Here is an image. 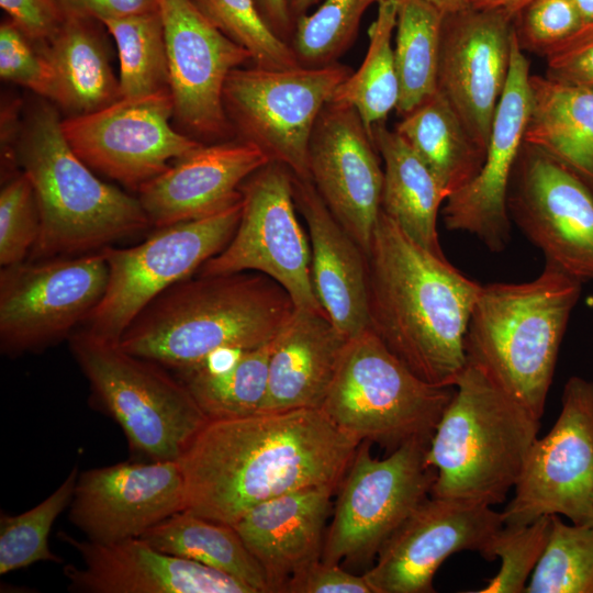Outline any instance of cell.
I'll use <instances>...</instances> for the list:
<instances>
[{"label":"cell","mask_w":593,"mask_h":593,"mask_svg":"<svg viewBox=\"0 0 593 593\" xmlns=\"http://www.w3.org/2000/svg\"><path fill=\"white\" fill-rule=\"evenodd\" d=\"M359 445L321 409L208 418L178 459L184 511L233 526L273 497L336 490Z\"/></svg>","instance_id":"6da1fadb"},{"label":"cell","mask_w":593,"mask_h":593,"mask_svg":"<svg viewBox=\"0 0 593 593\" xmlns=\"http://www.w3.org/2000/svg\"><path fill=\"white\" fill-rule=\"evenodd\" d=\"M368 262L370 328L412 372L451 387L481 284L412 240L382 210Z\"/></svg>","instance_id":"7a4b0ae2"},{"label":"cell","mask_w":593,"mask_h":593,"mask_svg":"<svg viewBox=\"0 0 593 593\" xmlns=\"http://www.w3.org/2000/svg\"><path fill=\"white\" fill-rule=\"evenodd\" d=\"M293 311L288 292L264 273L197 275L155 298L119 344L135 356L182 372L217 353L270 343Z\"/></svg>","instance_id":"3957f363"},{"label":"cell","mask_w":593,"mask_h":593,"mask_svg":"<svg viewBox=\"0 0 593 593\" xmlns=\"http://www.w3.org/2000/svg\"><path fill=\"white\" fill-rule=\"evenodd\" d=\"M582 284L546 261L532 281L482 286L471 313L467 361L538 418Z\"/></svg>","instance_id":"277c9868"},{"label":"cell","mask_w":593,"mask_h":593,"mask_svg":"<svg viewBox=\"0 0 593 593\" xmlns=\"http://www.w3.org/2000/svg\"><path fill=\"white\" fill-rule=\"evenodd\" d=\"M15 157L33 186L41 220L29 260L98 251L152 225L138 198L99 179L74 152L53 104L31 110Z\"/></svg>","instance_id":"5b68a950"},{"label":"cell","mask_w":593,"mask_h":593,"mask_svg":"<svg viewBox=\"0 0 593 593\" xmlns=\"http://www.w3.org/2000/svg\"><path fill=\"white\" fill-rule=\"evenodd\" d=\"M426 451L430 495L494 506L514 489L540 418L467 361Z\"/></svg>","instance_id":"8992f818"},{"label":"cell","mask_w":593,"mask_h":593,"mask_svg":"<svg viewBox=\"0 0 593 593\" xmlns=\"http://www.w3.org/2000/svg\"><path fill=\"white\" fill-rule=\"evenodd\" d=\"M68 340L93 401L120 425L130 448L150 460H178L209 418L186 384L86 328Z\"/></svg>","instance_id":"52a82bcc"},{"label":"cell","mask_w":593,"mask_h":593,"mask_svg":"<svg viewBox=\"0 0 593 593\" xmlns=\"http://www.w3.org/2000/svg\"><path fill=\"white\" fill-rule=\"evenodd\" d=\"M454 391L418 378L369 327L347 339L321 410L357 441L394 450L430 440Z\"/></svg>","instance_id":"ba28073f"},{"label":"cell","mask_w":593,"mask_h":593,"mask_svg":"<svg viewBox=\"0 0 593 593\" xmlns=\"http://www.w3.org/2000/svg\"><path fill=\"white\" fill-rule=\"evenodd\" d=\"M240 213L242 198L209 216L159 227L135 246L102 248L108 284L85 328L102 339L119 343L133 320L155 298L191 278L227 246Z\"/></svg>","instance_id":"9c48e42d"},{"label":"cell","mask_w":593,"mask_h":593,"mask_svg":"<svg viewBox=\"0 0 593 593\" xmlns=\"http://www.w3.org/2000/svg\"><path fill=\"white\" fill-rule=\"evenodd\" d=\"M353 69L338 61L324 66L232 70L223 105L238 138L286 165L295 177L310 179L309 144L316 120Z\"/></svg>","instance_id":"30bf717a"},{"label":"cell","mask_w":593,"mask_h":593,"mask_svg":"<svg viewBox=\"0 0 593 593\" xmlns=\"http://www.w3.org/2000/svg\"><path fill=\"white\" fill-rule=\"evenodd\" d=\"M430 440L414 438L383 458L362 441L339 483L322 560L367 561L430 494L436 471L426 461Z\"/></svg>","instance_id":"8fae6325"},{"label":"cell","mask_w":593,"mask_h":593,"mask_svg":"<svg viewBox=\"0 0 593 593\" xmlns=\"http://www.w3.org/2000/svg\"><path fill=\"white\" fill-rule=\"evenodd\" d=\"M242 213L227 246L197 275L260 272L278 282L294 307L324 313L311 279V249L295 214L293 174L270 160L239 188Z\"/></svg>","instance_id":"7c38bea8"},{"label":"cell","mask_w":593,"mask_h":593,"mask_svg":"<svg viewBox=\"0 0 593 593\" xmlns=\"http://www.w3.org/2000/svg\"><path fill=\"white\" fill-rule=\"evenodd\" d=\"M108 275L102 250L1 267V351L20 355L69 337L100 303Z\"/></svg>","instance_id":"4fadbf2b"},{"label":"cell","mask_w":593,"mask_h":593,"mask_svg":"<svg viewBox=\"0 0 593 593\" xmlns=\"http://www.w3.org/2000/svg\"><path fill=\"white\" fill-rule=\"evenodd\" d=\"M593 510V381L570 377L551 429L533 443L514 495L501 512L504 525L546 515L584 524Z\"/></svg>","instance_id":"5bb4252c"},{"label":"cell","mask_w":593,"mask_h":593,"mask_svg":"<svg viewBox=\"0 0 593 593\" xmlns=\"http://www.w3.org/2000/svg\"><path fill=\"white\" fill-rule=\"evenodd\" d=\"M169 89L121 98L94 112L61 120L74 152L94 171L138 190L203 143L170 124Z\"/></svg>","instance_id":"9a60e30c"},{"label":"cell","mask_w":593,"mask_h":593,"mask_svg":"<svg viewBox=\"0 0 593 593\" xmlns=\"http://www.w3.org/2000/svg\"><path fill=\"white\" fill-rule=\"evenodd\" d=\"M511 221L545 260L593 281V191L561 163L523 143L510 179Z\"/></svg>","instance_id":"2e32d148"},{"label":"cell","mask_w":593,"mask_h":593,"mask_svg":"<svg viewBox=\"0 0 593 593\" xmlns=\"http://www.w3.org/2000/svg\"><path fill=\"white\" fill-rule=\"evenodd\" d=\"M174 116L190 136L208 142L234 134L223 105L230 72L250 54L222 33L192 0H159Z\"/></svg>","instance_id":"e0dca14e"},{"label":"cell","mask_w":593,"mask_h":593,"mask_svg":"<svg viewBox=\"0 0 593 593\" xmlns=\"http://www.w3.org/2000/svg\"><path fill=\"white\" fill-rule=\"evenodd\" d=\"M504 526L501 512L482 503L432 496L385 540L363 573L372 593H432L433 579L451 555L478 551L488 560Z\"/></svg>","instance_id":"ac0fdd59"},{"label":"cell","mask_w":593,"mask_h":593,"mask_svg":"<svg viewBox=\"0 0 593 593\" xmlns=\"http://www.w3.org/2000/svg\"><path fill=\"white\" fill-rule=\"evenodd\" d=\"M514 37L515 15L504 9L471 5L444 18L437 90L485 152L506 86Z\"/></svg>","instance_id":"d6986e66"},{"label":"cell","mask_w":593,"mask_h":593,"mask_svg":"<svg viewBox=\"0 0 593 593\" xmlns=\"http://www.w3.org/2000/svg\"><path fill=\"white\" fill-rule=\"evenodd\" d=\"M307 161L320 197L367 256L381 212L383 169L372 135L353 107L333 100L324 107Z\"/></svg>","instance_id":"ffe728a7"},{"label":"cell","mask_w":593,"mask_h":593,"mask_svg":"<svg viewBox=\"0 0 593 593\" xmlns=\"http://www.w3.org/2000/svg\"><path fill=\"white\" fill-rule=\"evenodd\" d=\"M69 519L86 539L111 544L141 537L184 511V480L178 460L120 462L80 473Z\"/></svg>","instance_id":"44dd1931"},{"label":"cell","mask_w":593,"mask_h":593,"mask_svg":"<svg viewBox=\"0 0 593 593\" xmlns=\"http://www.w3.org/2000/svg\"><path fill=\"white\" fill-rule=\"evenodd\" d=\"M529 77V60L515 34L508 77L495 111L483 166L475 178L450 194L441 208L447 230L474 235L492 253L503 251L511 240L507 190L524 143L530 104Z\"/></svg>","instance_id":"7402d4cb"},{"label":"cell","mask_w":593,"mask_h":593,"mask_svg":"<svg viewBox=\"0 0 593 593\" xmlns=\"http://www.w3.org/2000/svg\"><path fill=\"white\" fill-rule=\"evenodd\" d=\"M60 540L80 556L83 567L64 566L68 590L79 593H256L246 583L199 562L163 552L142 537L111 544Z\"/></svg>","instance_id":"603a6c76"},{"label":"cell","mask_w":593,"mask_h":593,"mask_svg":"<svg viewBox=\"0 0 593 593\" xmlns=\"http://www.w3.org/2000/svg\"><path fill=\"white\" fill-rule=\"evenodd\" d=\"M256 145L237 139L202 144L138 190L156 228L214 214L242 198V183L269 163Z\"/></svg>","instance_id":"cb8c5ba5"},{"label":"cell","mask_w":593,"mask_h":593,"mask_svg":"<svg viewBox=\"0 0 593 593\" xmlns=\"http://www.w3.org/2000/svg\"><path fill=\"white\" fill-rule=\"evenodd\" d=\"M293 193L309 231L315 295L331 323L350 338L370 327L367 256L310 179L293 175Z\"/></svg>","instance_id":"d4e9b609"},{"label":"cell","mask_w":593,"mask_h":593,"mask_svg":"<svg viewBox=\"0 0 593 593\" xmlns=\"http://www.w3.org/2000/svg\"><path fill=\"white\" fill-rule=\"evenodd\" d=\"M329 486L304 489L265 501L247 511L233 527L262 568L270 592L322 559Z\"/></svg>","instance_id":"484cf974"},{"label":"cell","mask_w":593,"mask_h":593,"mask_svg":"<svg viewBox=\"0 0 593 593\" xmlns=\"http://www.w3.org/2000/svg\"><path fill=\"white\" fill-rule=\"evenodd\" d=\"M347 339L325 314L294 307L273 342L260 412L321 409Z\"/></svg>","instance_id":"4316f807"},{"label":"cell","mask_w":593,"mask_h":593,"mask_svg":"<svg viewBox=\"0 0 593 593\" xmlns=\"http://www.w3.org/2000/svg\"><path fill=\"white\" fill-rule=\"evenodd\" d=\"M371 134L384 163L381 210L421 247L446 257L437 217L449 193L395 130L381 122Z\"/></svg>","instance_id":"83f0119b"},{"label":"cell","mask_w":593,"mask_h":593,"mask_svg":"<svg viewBox=\"0 0 593 593\" xmlns=\"http://www.w3.org/2000/svg\"><path fill=\"white\" fill-rule=\"evenodd\" d=\"M524 143L545 152L593 191V89L529 77Z\"/></svg>","instance_id":"f1b7e54d"},{"label":"cell","mask_w":593,"mask_h":593,"mask_svg":"<svg viewBox=\"0 0 593 593\" xmlns=\"http://www.w3.org/2000/svg\"><path fill=\"white\" fill-rule=\"evenodd\" d=\"M93 21L66 14L58 32L41 46L54 74L52 102L70 115L94 112L121 99L119 78Z\"/></svg>","instance_id":"f546056e"},{"label":"cell","mask_w":593,"mask_h":593,"mask_svg":"<svg viewBox=\"0 0 593 593\" xmlns=\"http://www.w3.org/2000/svg\"><path fill=\"white\" fill-rule=\"evenodd\" d=\"M395 125V131L450 194L481 170L485 150L471 137L446 98L436 90Z\"/></svg>","instance_id":"4dcf8cb0"},{"label":"cell","mask_w":593,"mask_h":593,"mask_svg":"<svg viewBox=\"0 0 593 593\" xmlns=\"http://www.w3.org/2000/svg\"><path fill=\"white\" fill-rule=\"evenodd\" d=\"M141 537L163 552L226 573L256 593L270 592L262 568L231 525L181 511Z\"/></svg>","instance_id":"1f68e13d"},{"label":"cell","mask_w":593,"mask_h":593,"mask_svg":"<svg viewBox=\"0 0 593 593\" xmlns=\"http://www.w3.org/2000/svg\"><path fill=\"white\" fill-rule=\"evenodd\" d=\"M273 342L239 351L222 362L203 363L179 372V379L209 418L260 413L267 394Z\"/></svg>","instance_id":"d6a6232c"},{"label":"cell","mask_w":593,"mask_h":593,"mask_svg":"<svg viewBox=\"0 0 593 593\" xmlns=\"http://www.w3.org/2000/svg\"><path fill=\"white\" fill-rule=\"evenodd\" d=\"M444 18L428 0H398L394 57L400 82L395 111L400 116L437 90Z\"/></svg>","instance_id":"836d02e7"},{"label":"cell","mask_w":593,"mask_h":593,"mask_svg":"<svg viewBox=\"0 0 593 593\" xmlns=\"http://www.w3.org/2000/svg\"><path fill=\"white\" fill-rule=\"evenodd\" d=\"M396 12L398 0L378 3L377 16L368 29L369 44L363 61L332 99L353 107L370 133L376 124L387 120L399 102L400 82L392 47Z\"/></svg>","instance_id":"e575fe53"},{"label":"cell","mask_w":593,"mask_h":593,"mask_svg":"<svg viewBox=\"0 0 593 593\" xmlns=\"http://www.w3.org/2000/svg\"><path fill=\"white\" fill-rule=\"evenodd\" d=\"M102 24L118 48L121 98L168 89L165 30L159 9Z\"/></svg>","instance_id":"d590c367"},{"label":"cell","mask_w":593,"mask_h":593,"mask_svg":"<svg viewBox=\"0 0 593 593\" xmlns=\"http://www.w3.org/2000/svg\"><path fill=\"white\" fill-rule=\"evenodd\" d=\"M72 467L61 484L45 500L19 515H0V574L40 561L61 563L51 549L48 537L54 522L70 505L78 479Z\"/></svg>","instance_id":"8d00e7d4"},{"label":"cell","mask_w":593,"mask_h":593,"mask_svg":"<svg viewBox=\"0 0 593 593\" xmlns=\"http://www.w3.org/2000/svg\"><path fill=\"white\" fill-rule=\"evenodd\" d=\"M525 593H593V526L551 515L546 548Z\"/></svg>","instance_id":"74e56055"},{"label":"cell","mask_w":593,"mask_h":593,"mask_svg":"<svg viewBox=\"0 0 593 593\" xmlns=\"http://www.w3.org/2000/svg\"><path fill=\"white\" fill-rule=\"evenodd\" d=\"M383 0H323L295 20L290 45L302 66L338 61L355 41L366 10Z\"/></svg>","instance_id":"f35d334b"},{"label":"cell","mask_w":593,"mask_h":593,"mask_svg":"<svg viewBox=\"0 0 593 593\" xmlns=\"http://www.w3.org/2000/svg\"><path fill=\"white\" fill-rule=\"evenodd\" d=\"M228 38L246 49L254 66L290 69L301 66L291 45L261 16L255 0H192Z\"/></svg>","instance_id":"ab89813d"},{"label":"cell","mask_w":593,"mask_h":593,"mask_svg":"<svg viewBox=\"0 0 593 593\" xmlns=\"http://www.w3.org/2000/svg\"><path fill=\"white\" fill-rule=\"evenodd\" d=\"M551 515L526 525H504L495 535L489 561L500 558L497 573L478 593H525L549 538Z\"/></svg>","instance_id":"60d3db41"},{"label":"cell","mask_w":593,"mask_h":593,"mask_svg":"<svg viewBox=\"0 0 593 593\" xmlns=\"http://www.w3.org/2000/svg\"><path fill=\"white\" fill-rule=\"evenodd\" d=\"M40 212L33 186L21 171L0 191V265L25 260L40 234Z\"/></svg>","instance_id":"b9f144b4"},{"label":"cell","mask_w":593,"mask_h":593,"mask_svg":"<svg viewBox=\"0 0 593 593\" xmlns=\"http://www.w3.org/2000/svg\"><path fill=\"white\" fill-rule=\"evenodd\" d=\"M581 25L571 0H529L515 15L519 48L542 57Z\"/></svg>","instance_id":"7bdbcfd3"},{"label":"cell","mask_w":593,"mask_h":593,"mask_svg":"<svg viewBox=\"0 0 593 593\" xmlns=\"http://www.w3.org/2000/svg\"><path fill=\"white\" fill-rule=\"evenodd\" d=\"M0 77L53 101L54 74L47 57L12 21L0 25Z\"/></svg>","instance_id":"ee69618b"},{"label":"cell","mask_w":593,"mask_h":593,"mask_svg":"<svg viewBox=\"0 0 593 593\" xmlns=\"http://www.w3.org/2000/svg\"><path fill=\"white\" fill-rule=\"evenodd\" d=\"M544 58L547 78L593 89V22L582 24Z\"/></svg>","instance_id":"f6af8a7d"},{"label":"cell","mask_w":593,"mask_h":593,"mask_svg":"<svg viewBox=\"0 0 593 593\" xmlns=\"http://www.w3.org/2000/svg\"><path fill=\"white\" fill-rule=\"evenodd\" d=\"M0 7L10 21L40 46L45 45L66 20L59 0H0Z\"/></svg>","instance_id":"bcb514c9"},{"label":"cell","mask_w":593,"mask_h":593,"mask_svg":"<svg viewBox=\"0 0 593 593\" xmlns=\"http://www.w3.org/2000/svg\"><path fill=\"white\" fill-rule=\"evenodd\" d=\"M288 593H372L363 575L351 574L322 559L286 586Z\"/></svg>","instance_id":"7dc6e473"},{"label":"cell","mask_w":593,"mask_h":593,"mask_svg":"<svg viewBox=\"0 0 593 593\" xmlns=\"http://www.w3.org/2000/svg\"><path fill=\"white\" fill-rule=\"evenodd\" d=\"M59 2L66 14L101 23L159 9V0H59Z\"/></svg>","instance_id":"c3c4849f"},{"label":"cell","mask_w":593,"mask_h":593,"mask_svg":"<svg viewBox=\"0 0 593 593\" xmlns=\"http://www.w3.org/2000/svg\"><path fill=\"white\" fill-rule=\"evenodd\" d=\"M255 3L270 29L290 44L295 23L290 0H255Z\"/></svg>","instance_id":"681fc988"},{"label":"cell","mask_w":593,"mask_h":593,"mask_svg":"<svg viewBox=\"0 0 593 593\" xmlns=\"http://www.w3.org/2000/svg\"><path fill=\"white\" fill-rule=\"evenodd\" d=\"M529 0H472L471 5L480 9H504L516 15Z\"/></svg>","instance_id":"f907efd6"},{"label":"cell","mask_w":593,"mask_h":593,"mask_svg":"<svg viewBox=\"0 0 593 593\" xmlns=\"http://www.w3.org/2000/svg\"><path fill=\"white\" fill-rule=\"evenodd\" d=\"M445 14L454 13L471 7L472 0H428Z\"/></svg>","instance_id":"816d5d0a"},{"label":"cell","mask_w":593,"mask_h":593,"mask_svg":"<svg viewBox=\"0 0 593 593\" xmlns=\"http://www.w3.org/2000/svg\"><path fill=\"white\" fill-rule=\"evenodd\" d=\"M582 24L593 22V0H571Z\"/></svg>","instance_id":"f5cc1de1"},{"label":"cell","mask_w":593,"mask_h":593,"mask_svg":"<svg viewBox=\"0 0 593 593\" xmlns=\"http://www.w3.org/2000/svg\"><path fill=\"white\" fill-rule=\"evenodd\" d=\"M320 2L321 0H290L291 12L294 21L299 16L309 13L310 9H312Z\"/></svg>","instance_id":"db71d44e"},{"label":"cell","mask_w":593,"mask_h":593,"mask_svg":"<svg viewBox=\"0 0 593 593\" xmlns=\"http://www.w3.org/2000/svg\"><path fill=\"white\" fill-rule=\"evenodd\" d=\"M584 524L592 525L593 526V510L591 514L589 515L586 522Z\"/></svg>","instance_id":"11a10c76"}]
</instances>
